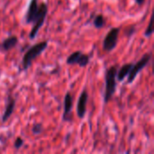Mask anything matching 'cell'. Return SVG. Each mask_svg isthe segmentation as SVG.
Here are the masks:
<instances>
[{
  "label": "cell",
  "instance_id": "obj_1",
  "mask_svg": "<svg viewBox=\"0 0 154 154\" xmlns=\"http://www.w3.org/2000/svg\"><path fill=\"white\" fill-rule=\"evenodd\" d=\"M48 14V5L44 2L41 4L38 3V0H30L26 14L24 15L25 23L27 24H33L30 33L29 38L34 39L38 34L40 29L44 24L46 16Z\"/></svg>",
  "mask_w": 154,
  "mask_h": 154
},
{
  "label": "cell",
  "instance_id": "obj_2",
  "mask_svg": "<svg viewBox=\"0 0 154 154\" xmlns=\"http://www.w3.org/2000/svg\"><path fill=\"white\" fill-rule=\"evenodd\" d=\"M48 47V41H42L31 46L23 54L22 59L21 70H27L32 65V61L40 56Z\"/></svg>",
  "mask_w": 154,
  "mask_h": 154
},
{
  "label": "cell",
  "instance_id": "obj_3",
  "mask_svg": "<svg viewBox=\"0 0 154 154\" xmlns=\"http://www.w3.org/2000/svg\"><path fill=\"white\" fill-rule=\"evenodd\" d=\"M116 72L117 66L109 67L105 75V82H106V90L104 95V102L107 104L113 97L114 94L116 91Z\"/></svg>",
  "mask_w": 154,
  "mask_h": 154
},
{
  "label": "cell",
  "instance_id": "obj_4",
  "mask_svg": "<svg viewBox=\"0 0 154 154\" xmlns=\"http://www.w3.org/2000/svg\"><path fill=\"white\" fill-rule=\"evenodd\" d=\"M152 52H149V53H145L135 64H133V67L127 76V82L130 84V83H133L134 81V79H136V77L138 76V74L149 64L150 60H152Z\"/></svg>",
  "mask_w": 154,
  "mask_h": 154
},
{
  "label": "cell",
  "instance_id": "obj_5",
  "mask_svg": "<svg viewBox=\"0 0 154 154\" xmlns=\"http://www.w3.org/2000/svg\"><path fill=\"white\" fill-rule=\"evenodd\" d=\"M120 28L114 27L109 30L103 41V50L106 52L112 51L117 45Z\"/></svg>",
  "mask_w": 154,
  "mask_h": 154
},
{
  "label": "cell",
  "instance_id": "obj_6",
  "mask_svg": "<svg viewBox=\"0 0 154 154\" xmlns=\"http://www.w3.org/2000/svg\"><path fill=\"white\" fill-rule=\"evenodd\" d=\"M90 57L89 55L84 54L80 51L72 52L66 60V63L69 65H79L81 68H84L89 64Z\"/></svg>",
  "mask_w": 154,
  "mask_h": 154
},
{
  "label": "cell",
  "instance_id": "obj_7",
  "mask_svg": "<svg viewBox=\"0 0 154 154\" xmlns=\"http://www.w3.org/2000/svg\"><path fill=\"white\" fill-rule=\"evenodd\" d=\"M88 101V93L87 90H83L79 97L77 104V116L79 118L83 119L87 113V104Z\"/></svg>",
  "mask_w": 154,
  "mask_h": 154
},
{
  "label": "cell",
  "instance_id": "obj_8",
  "mask_svg": "<svg viewBox=\"0 0 154 154\" xmlns=\"http://www.w3.org/2000/svg\"><path fill=\"white\" fill-rule=\"evenodd\" d=\"M63 106H64V111H63V115H62V120L64 122H67V121H69V117L70 116V113H71V110L73 107V98H72V96L69 91H68L65 94Z\"/></svg>",
  "mask_w": 154,
  "mask_h": 154
},
{
  "label": "cell",
  "instance_id": "obj_9",
  "mask_svg": "<svg viewBox=\"0 0 154 154\" xmlns=\"http://www.w3.org/2000/svg\"><path fill=\"white\" fill-rule=\"evenodd\" d=\"M18 37L15 35H11L7 38H5L3 42H0V51L2 52H6L14 47L17 46L18 44Z\"/></svg>",
  "mask_w": 154,
  "mask_h": 154
},
{
  "label": "cell",
  "instance_id": "obj_10",
  "mask_svg": "<svg viewBox=\"0 0 154 154\" xmlns=\"http://www.w3.org/2000/svg\"><path fill=\"white\" fill-rule=\"evenodd\" d=\"M15 108V99L9 97H8V101L5 109V112L2 116V123H5L6 121H8V119L11 117V116L13 115L14 111Z\"/></svg>",
  "mask_w": 154,
  "mask_h": 154
},
{
  "label": "cell",
  "instance_id": "obj_11",
  "mask_svg": "<svg viewBox=\"0 0 154 154\" xmlns=\"http://www.w3.org/2000/svg\"><path fill=\"white\" fill-rule=\"evenodd\" d=\"M133 62H129V63H125L119 69H117V72H116V79L119 81V82H123L124 79L128 76L132 67H133Z\"/></svg>",
  "mask_w": 154,
  "mask_h": 154
},
{
  "label": "cell",
  "instance_id": "obj_12",
  "mask_svg": "<svg viewBox=\"0 0 154 154\" xmlns=\"http://www.w3.org/2000/svg\"><path fill=\"white\" fill-rule=\"evenodd\" d=\"M93 25L97 29H101L106 25V18L103 14H97L93 19Z\"/></svg>",
  "mask_w": 154,
  "mask_h": 154
},
{
  "label": "cell",
  "instance_id": "obj_13",
  "mask_svg": "<svg viewBox=\"0 0 154 154\" xmlns=\"http://www.w3.org/2000/svg\"><path fill=\"white\" fill-rule=\"evenodd\" d=\"M152 21H153V17L152 16L151 19H150V23H149V24H148V26H147V28L145 30V32H144V36L147 37V38L151 37L152 35V33H153V23H152Z\"/></svg>",
  "mask_w": 154,
  "mask_h": 154
},
{
  "label": "cell",
  "instance_id": "obj_14",
  "mask_svg": "<svg viewBox=\"0 0 154 154\" xmlns=\"http://www.w3.org/2000/svg\"><path fill=\"white\" fill-rule=\"evenodd\" d=\"M43 131V126L42 124H34L32 127V133L34 134V135H37V134H42Z\"/></svg>",
  "mask_w": 154,
  "mask_h": 154
},
{
  "label": "cell",
  "instance_id": "obj_15",
  "mask_svg": "<svg viewBox=\"0 0 154 154\" xmlns=\"http://www.w3.org/2000/svg\"><path fill=\"white\" fill-rule=\"evenodd\" d=\"M23 144H24V141L23 140V138H21V137H17V138L15 139V141H14V149L19 150V149H20Z\"/></svg>",
  "mask_w": 154,
  "mask_h": 154
},
{
  "label": "cell",
  "instance_id": "obj_16",
  "mask_svg": "<svg viewBox=\"0 0 154 154\" xmlns=\"http://www.w3.org/2000/svg\"><path fill=\"white\" fill-rule=\"evenodd\" d=\"M135 2H136L138 5H143V4L145 2V0H135Z\"/></svg>",
  "mask_w": 154,
  "mask_h": 154
}]
</instances>
